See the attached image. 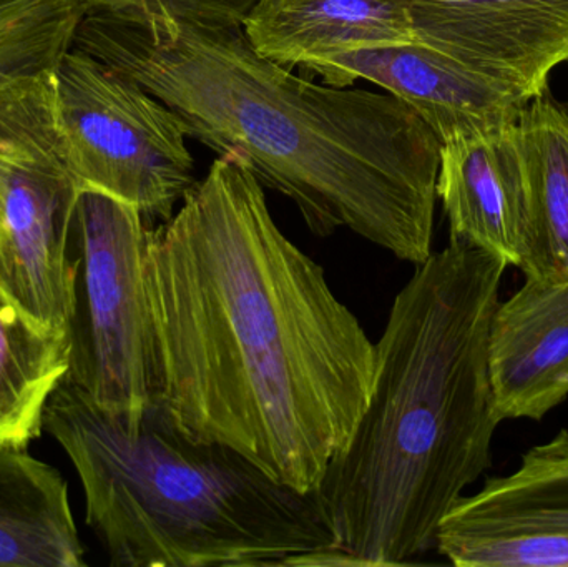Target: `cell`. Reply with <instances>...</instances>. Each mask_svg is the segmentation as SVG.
Wrapping results in <instances>:
<instances>
[{
	"label": "cell",
	"mask_w": 568,
	"mask_h": 567,
	"mask_svg": "<svg viewBox=\"0 0 568 567\" xmlns=\"http://www.w3.org/2000/svg\"><path fill=\"white\" fill-rule=\"evenodd\" d=\"M145 275L160 408L192 438L316 492L369 402L376 343L242 160L219 155L149 230Z\"/></svg>",
	"instance_id": "6da1fadb"
},
{
	"label": "cell",
	"mask_w": 568,
	"mask_h": 567,
	"mask_svg": "<svg viewBox=\"0 0 568 567\" xmlns=\"http://www.w3.org/2000/svg\"><path fill=\"white\" fill-rule=\"evenodd\" d=\"M70 49L162 100L186 136L242 160L314 235L347 229L416 266L433 255L440 142L390 93L301 79L242 26L87 9Z\"/></svg>",
	"instance_id": "7a4b0ae2"
},
{
	"label": "cell",
	"mask_w": 568,
	"mask_h": 567,
	"mask_svg": "<svg viewBox=\"0 0 568 567\" xmlns=\"http://www.w3.org/2000/svg\"><path fill=\"white\" fill-rule=\"evenodd\" d=\"M500 256L467 243L417 265L376 343L373 392L316 495L346 566L410 565L493 465L487 343Z\"/></svg>",
	"instance_id": "3957f363"
},
{
	"label": "cell",
	"mask_w": 568,
	"mask_h": 567,
	"mask_svg": "<svg viewBox=\"0 0 568 567\" xmlns=\"http://www.w3.org/2000/svg\"><path fill=\"white\" fill-rule=\"evenodd\" d=\"M43 432L77 469L87 525L112 566L296 567L336 548L316 492L276 482L230 446L192 438L160 406L129 423L65 376Z\"/></svg>",
	"instance_id": "277c9868"
},
{
	"label": "cell",
	"mask_w": 568,
	"mask_h": 567,
	"mask_svg": "<svg viewBox=\"0 0 568 567\" xmlns=\"http://www.w3.org/2000/svg\"><path fill=\"white\" fill-rule=\"evenodd\" d=\"M82 183L53 105L52 73L0 89V288L37 325L72 335V225Z\"/></svg>",
	"instance_id": "5b68a950"
},
{
	"label": "cell",
	"mask_w": 568,
	"mask_h": 567,
	"mask_svg": "<svg viewBox=\"0 0 568 567\" xmlns=\"http://www.w3.org/2000/svg\"><path fill=\"white\" fill-rule=\"evenodd\" d=\"M149 230L135 206L83 186L72 225L79 303L67 376L97 406L129 423L159 406Z\"/></svg>",
	"instance_id": "8992f818"
},
{
	"label": "cell",
	"mask_w": 568,
	"mask_h": 567,
	"mask_svg": "<svg viewBox=\"0 0 568 567\" xmlns=\"http://www.w3.org/2000/svg\"><path fill=\"white\" fill-rule=\"evenodd\" d=\"M53 105L85 189L169 222L193 189L195 159L179 115L106 63L69 49L52 72Z\"/></svg>",
	"instance_id": "52a82bcc"
},
{
	"label": "cell",
	"mask_w": 568,
	"mask_h": 567,
	"mask_svg": "<svg viewBox=\"0 0 568 567\" xmlns=\"http://www.w3.org/2000/svg\"><path fill=\"white\" fill-rule=\"evenodd\" d=\"M410 13L414 42L519 90L547 92L568 62V0H389Z\"/></svg>",
	"instance_id": "ba28073f"
},
{
	"label": "cell",
	"mask_w": 568,
	"mask_h": 567,
	"mask_svg": "<svg viewBox=\"0 0 568 567\" xmlns=\"http://www.w3.org/2000/svg\"><path fill=\"white\" fill-rule=\"evenodd\" d=\"M327 85L366 80L417 113L440 143L514 125L526 95L419 42L357 50L301 67Z\"/></svg>",
	"instance_id": "9c48e42d"
},
{
	"label": "cell",
	"mask_w": 568,
	"mask_h": 567,
	"mask_svg": "<svg viewBox=\"0 0 568 567\" xmlns=\"http://www.w3.org/2000/svg\"><path fill=\"white\" fill-rule=\"evenodd\" d=\"M516 123L440 143L437 199L450 240L520 270L532 242L534 209Z\"/></svg>",
	"instance_id": "30bf717a"
},
{
	"label": "cell",
	"mask_w": 568,
	"mask_h": 567,
	"mask_svg": "<svg viewBox=\"0 0 568 567\" xmlns=\"http://www.w3.org/2000/svg\"><path fill=\"white\" fill-rule=\"evenodd\" d=\"M497 422H540L568 398V283L526 279L497 303L487 343Z\"/></svg>",
	"instance_id": "8fae6325"
},
{
	"label": "cell",
	"mask_w": 568,
	"mask_h": 567,
	"mask_svg": "<svg viewBox=\"0 0 568 567\" xmlns=\"http://www.w3.org/2000/svg\"><path fill=\"white\" fill-rule=\"evenodd\" d=\"M242 27L260 53L287 69L414 42L409 10L389 0H262Z\"/></svg>",
	"instance_id": "7c38bea8"
},
{
	"label": "cell",
	"mask_w": 568,
	"mask_h": 567,
	"mask_svg": "<svg viewBox=\"0 0 568 567\" xmlns=\"http://www.w3.org/2000/svg\"><path fill=\"white\" fill-rule=\"evenodd\" d=\"M69 489L27 446L0 443V567H82Z\"/></svg>",
	"instance_id": "4fadbf2b"
},
{
	"label": "cell",
	"mask_w": 568,
	"mask_h": 567,
	"mask_svg": "<svg viewBox=\"0 0 568 567\" xmlns=\"http://www.w3.org/2000/svg\"><path fill=\"white\" fill-rule=\"evenodd\" d=\"M532 529H568V429L530 448L516 472L463 496L440 523L437 538Z\"/></svg>",
	"instance_id": "5bb4252c"
},
{
	"label": "cell",
	"mask_w": 568,
	"mask_h": 567,
	"mask_svg": "<svg viewBox=\"0 0 568 567\" xmlns=\"http://www.w3.org/2000/svg\"><path fill=\"white\" fill-rule=\"evenodd\" d=\"M516 129L534 209L532 242L520 272L568 283V107L544 92L524 107Z\"/></svg>",
	"instance_id": "9a60e30c"
},
{
	"label": "cell",
	"mask_w": 568,
	"mask_h": 567,
	"mask_svg": "<svg viewBox=\"0 0 568 567\" xmlns=\"http://www.w3.org/2000/svg\"><path fill=\"white\" fill-rule=\"evenodd\" d=\"M72 335L29 318L0 288V443L29 446L72 363Z\"/></svg>",
	"instance_id": "2e32d148"
},
{
	"label": "cell",
	"mask_w": 568,
	"mask_h": 567,
	"mask_svg": "<svg viewBox=\"0 0 568 567\" xmlns=\"http://www.w3.org/2000/svg\"><path fill=\"white\" fill-rule=\"evenodd\" d=\"M83 12L80 0H0V89L52 73Z\"/></svg>",
	"instance_id": "e0dca14e"
},
{
	"label": "cell",
	"mask_w": 568,
	"mask_h": 567,
	"mask_svg": "<svg viewBox=\"0 0 568 567\" xmlns=\"http://www.w3.org/2000/svg\"><path fill=\"white\" fill-rule=\"evenodd\" d=\"M436 549L457 567H568V529L437 538Z\"/></svg>",
	"instance_id": "ac0fdd59"
},
{
	"label": "cell",
	"mask_w": 568,
	"mask_h": 567,
	"mask_svg": "<svg viewBox=\"0 0 568 567\" xmlns=\"http://www.w3.org/2000/svg\"><path fill=\"white\" fill-rule=\"evenodd\" d=\"M262 0H80L87 9L110 10L139 19L243 26Z\"/></svg>",
	"instance_id": "d6986e66"
}]
</instances>
